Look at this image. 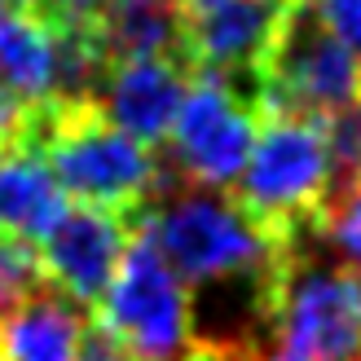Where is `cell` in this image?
<instances>
[{"mask_svg":"<svg viewBox=\"0 0 361 361\" xmlns=\"http://www.w3.org/2000/svg\"><path fill=\"white\" fill-rule=\"evenodd\" d=\"M31 146H40L62 190L128 221H141L164 185L154 146H141L119 123H111L97 102H44Z\"/></svg>","mask_w":361,"mask_h":361,"instance_id":"obj_3","label":"cell"},{"mask_svg":"<svg viewBox=\"0 0 361 361\" xmlns=\"http://www.w3.org/2000/svg\"><path fill=\"white\" fill-rule=\"evenodd\" d=\"M0 5H5V0H0Z\"/></svg>","mask_w":361,"mask_h":361,"instance_id":"obj_22","label":"cell"},{"mask_svg":"<svg viewBox=\"0 0 361 361\" xmlns=\"http://www.w3.org/2000/svg\"><path fill=\"white\" fill-rule=\"evenodd\" d=\"M185 75L190 66L172 58H119L97 88V106L141 146H159L168 141V128L180 111Z\"/></svg>","mask_w":361,"mask_h":361,"instance_id":"obj_10","label":"cell"},{"mask_svg":"<svg viewBox=\"0 0 361 361\" xmlns=\"http://www.w3.org/2000/svg\"><path fill=\"white\" fill-rule=\"evenodd\" d=\"M317 233L339 260L361 274V172L331 194V203L317 216Z\"/></svg>","mask_w":361,"mask_h":361,"instance_id":"obj_14","label":"cell"},{"mask_svg":"<svg viewBox=\"0 0 361 361\" xmlns=\"http://www.w3.org/2000/svg\"><path fill=\"white\" fill-rule=\"evenodd\" d=\"M66 216V190L44 164L40 146H5L0 150V229L44 238Z\"/></svg>","mask_w":361,"mask_h":361,"instance_id":"obj_12","label":"cell"},{"mask_svg":"<svg viewBox=\"0 0 361 361\" xmlns=\"http://www.w3.org/2000/svg\"><path fill=\"white\" fill-rule=\"evenodd\" d=\"M190 361H207V357H190Z\"/></svg>","mask_w":361,"mask_h":361,"instance_id":"obj_21","label":"cell"},{"mask_svg":"<svg viewBox=\"0 0 361 361\" xmlns=\"http://www.w3.org/2000/svg\"><path fill=\"white\" fill-rule=\"evenodd\" d=\"M146 229L185 286H251L274 282L282 238L251 216L233 190L198 185L164 164V185L146 207Z\"/></svg>","mask_w":361,"mask_h":361,"instance_id":"obj_1","label":"cell"},{"mask_svg":"<svg viewBox=\"0 0 361 361\" xmlns=\"http://www.w3.org/2000/svg\"><path fill=\"white\" fill-rule=\"evenodd\" d=\"M93 322L111 331L133 361H190L194 353V295L168 264L146 221L119 260V274L93 304Z\"/></svg>","mask_w":361,"mask_h":361,"instance_id":"obj_5","label":"cell"},{"mask_svg":"<svg viewBox=\"0 0 361 361\" xmlns=\"http://www.w3.org/2000/svg\"><path fill=\"white\" fill-rule=\"evenodd\" d=\"M0 75L35 106L58 102V31L40 9H0Z\"/></svg>","mask_w":361,"mask_h":361,"instance_id":"obj_13","label":"cell"},{"mask_svg":"<svg viewBox=\"0 0 361 361\" xmlns=\"http://www.w3.org/2000/svg\"><path fill=\"white\" fill-rule=\"evenodd\" d=\"M75 361H133V353L119 344L111 331H102L97 322L84 326V339H80V357Z\"/></svg>","mask_w":361,"mask_h":361,"instance_id":"obj_17","label":"cell"},{"mask_svg":"<svg viewBox=\"0 0 361 361\" xmlns=\"http://www.w3.org/2000/svg\"><path fill=\"white\" fill-rule=\"evenodd\" d=\"M260 133V106L233 80L198 71L194 88H185L180 111L168 128L172 172L198 185L233 190L251 146Z\"/></svg>","mask_w":361,"mask_h":361,"instance_id":"obj_7","label":"cell"},{"mask_svg":"<svg viewBox=\"0 0 361 361\" xmlns=\"http://www.w3.org/2000/svg\"><path fill=\"white\" fill-rule=\"evenodd\" d=\"M133 233H137V221L119 212H106L93 203L66 207V216L40 238L49 286H58L62 295L93 309L102 291L111 286V278L119 274V260L128 251Z\"/></svg>","mask_w":361,"mask_h":361,"instance_id":"obj_9","label":"cell"},{"mask_svg":"<svg viewBox=\"0 0 361 361\" xmlns=\"http://www.w3.org/2000/svg\"><path fill=\"white\" fill-rule=\"evenodd\" d=\"M44 106H35L27 102L18 88L0 75V150L5 146H23V141H31L35 133V119H40Z\"/></svg>","mask_w":361,"mask_h":361,"instance_id":"obj_15","label":"cell"},{"mask_svg":"<svg viewBox=\"0 0 361 361\" xmlns=\"http://www.w3.org/2000/svg\"><path fill=\"white\" fill-rule=\"evenodd\" d=\"M260 119L264 128L238 172L233 198L260 225L286 238V233L313 225L322 207L331 203V190H335L331 146H326L322 119L286 115V111H264Z\"/></svg>","mask_w":361,"mask_h":361,"instance_id":"obj_4","label":"cell"},{"mask_svg":"<svg viewBox=\"0 0 361 361\" xmlns=\"http://www.w3.org/2000/svg\"><path fill=\"white\" fill-rule=\"evenodd\" d=\"M13 5H31L35 9V5H44V0H13Z\"/></svg>","mask_w":361,"mask_h":361,"instance_id":"obj_20","label":"cell"},{"mask_svg":"<svg viewBox=\"0 0 361 361\" xmlns=\"http://www.w3.org/2000/svg\"><path fill=\"white\" fill-rule=\"evenodd\" d=\"M111 5H172V0H111Z\"/></svg>","mask_w":361,"mask_h":361,"instance_id":"obj_18","label":"cell"},{"mask_svg":"<svg viewBox=\"0 0 361 361\" xmlns=\"http://www.w3.org/2000/svg\"><path fill=\"white\" fill-rule=\"evenodd\" d=\"M185 9H198V5H216V0H180Z\"/></svg>","mask_w":361,"mask_h":361,"instance_id":"obj_19","label":"cell"},{"mask_svg":"<svg viewBox=\"0 0 361 361\" xmlns=\"http://www.w3.org/2000/svg\"><path fill=\"white\" fill-rule=\"evenodd\" d=\"M88 322L58 286H40L0 317V361H75Z\"/></svg>","mask_w":361,"mask_h":361,"instance_id":"obj_11","label":"cell"},{"mask_svg":"<svg viewBox=\"0 0 361 361\" xmlns=\"http://www.w3.org/2000/svg\"><path fill=\"white\" fill-rule=\"evenodd\" d=\"M286 5L291 0H216V5H198V9L180 5L190 71L194 75L207 71V75L233 80L243 93L251 84V97H256L260 66L286 18Z\"/></svg>","mask_w":361,"mask_h":361,"instance_id":"obj_8","label":"cell"},{"mask_svg":"<svg viewBox=\"0 0 361 361\" xmlns=\"http://www.w3.org/2000/svg\"><path fill=\"white\" fill-rule=\"evenodd\" d=\"M260 115L286 111L326 119L348 102H361V53L348 49L339 35L322 23L309 0H291L286 18L269 44L256 84Z\"/></svg>","mask_w":361,"mask_h":361,"instance_id":"obj_6","label":"cell"},{"mask_svg":"<svg viewBox=\"0 0 361 361\" xmlns=\"http://www.w3.org/2000/svg\"><path fill=\"white\" fill-rule=\"evenodd\" d=\"M313 243L317 221L282 238L256 361H361V274Z\"/></svg>","mask_w":361,"mask_h":361,"instance_id":"obj_2","label":"cell"},{"mask_svg":"<svg viewBox=\"0 0 361 361\" xmlns=\"http://www.w3.org/2000/svg\"><path fill=\"white\" fill-rule=\"evenodd\" d=\"M339 40L361 53V0H309Z\"/></svg>","mask_w":361,"mask_h":361,"instance_id":"obj_16","label":"cell"}]
</instances>
